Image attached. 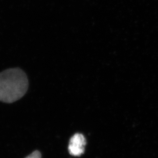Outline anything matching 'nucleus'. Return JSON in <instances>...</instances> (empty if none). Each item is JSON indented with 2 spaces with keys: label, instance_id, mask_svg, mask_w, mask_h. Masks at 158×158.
<instances>
[{
  "label": "nucleus",
  "instance_id": "3",
  "mask_svg": "<svg viewBox=\"0 0 158 158\" xmlns=\"http://www.w3.org/2000/svg\"><path fill=\"white\" fill-rule=\"evenodd\" d=\"M25 158H41V154L39 151H35Z\"/></svg>",
  "mask_w": 158,
  "mask_h": 158
},
{
  "label": "nucleus",
  "instance_id": "1",
  "mask_svg": "<svg viewBox=\"0 0 158 158\" xmlns=\"http://www.w3.org/2000/svg\"><path fill=\"white\" fill-rule=\"evenodd\" d=\"M28 80L19 68H10L0 73V101L10 103L19 100L27 92Z\"/></svg>",
  "mask_w": 158,
  "mask_h": 158
},
{
  "label": "nucleus",
  "instance_id": "2",
  "mask_svg": "<svg viewBox=\"0 0 158 158\" xmlns=\"http://www.w3.org/2000/svg\"><path fill=\"white\" fill-rule=\"evenodd\" d=\"M86 144L85 138L81 134L77 133L71 138L68 151L71 155L79 157L84 154Z\"/></svg>",
  "mask_w": 158,
  "mask_h": 158
}]
</instances>
